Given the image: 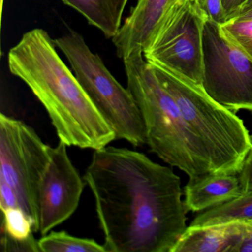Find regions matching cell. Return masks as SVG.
<instances>
[{
  "instance_id": "cell-25",
  "label": "cell",
  "mask_w": 252,
  "mask_h": 252,
  "mask_svg": "<svg viewBox=\"0 0 252 252\" xmlns=\"http://www.w3.org/2000/svg\"><path fill=\"white\" fill-rule=\"evenodd\" d=\"M0 1H1V5H0V8H1V17H2V10H3L4 0H0Z\"/></svg>"
},
{
  "instance_id": "cell-23",
  "label": "cell",
  "mask_w": 252,
  "mask_h": 252,
  "mask_svg": "<svg viewBox=\"0 0 252 252\" xmlns=\"http://www.w3.org/2000/svg\"><path fill=\"white\" fill-rule=\"evenodd\" d=\"M252 9V0H247V1L245 2L244 5H243V6L240 8V9L239 10L238 12H237V14L234 15V17H233V18H235V17H237L238 16L241 15V14H244V13L247 12V11H250V10Z\"/></svg>"
},
{
  "instance_id": "cell-5",
  "label": "cell",
  "mask_w": 252,
  "mask_h": 252,
  "mask_svg": "<svg viewBox=\"0 0 252 252\" xmlns=\"http://www.w3.org/2000/svg\"><path fill=\"white\" fill-rule=\"evenodd\" d=\"M54 42L116 138L134 147L147 144L144 122L132 94L116 80L101 57L91 51L82 35L70 31Z\"/></svg>"
},
{
  "instance_id": "cell-2",
  "label": "cell",
  "mask_w": 252,
  "mask_h": 252,
  "mask_svg": "<svg viewBox=\"0 0 252 252\" xmlns=\"http://www.w3.org/2000/svg\"><path fill=\"white\" fill-rule=\"evenodd\" d=\"M57 45L44 29L22 36L8 55V68L45 107L60 141L97 150L116 139L74 73L64 64Z\"/></svg>"
},
{
  "instance_id": "cell-22",
  "label": "cell",
  "mask_w": 252,
  "mask_h": 252,
  "mask_svg": "<svg viewBox=\"0 0 252 252\" xmlns=\"http://www.w3.org/2000/svg\"><path fill=\"white\" fill-rule=\"evenodd\" d=\"M234 252H252V228L248 229L242 236Z\"/></svg>"
},
{
  "instance_id": "cell-26",
  "label": "cell",
  "mask_w": 252,
  "mask_h": 252,
  "mask_svg": "<svg viewBox=\"0 0 252 252\" xmlns=\"http://www.w3.org/2000/svg\"><path fill=\"white\" fill-rule=\"evenodd\" d=\"M192 1H194V2H197V1H199V0H192Z\"/></svg>"
},
{
  "instance_id": "cell-16",
  "label": "cell",
  "mask_w": 252,
  "mask_h": 252,
  "mask_svg": "<svg viewBox=\"0 0 252 252\" xmlns=\"http://www.w3.org/2000/svg\"><path fill=\"white\" fill-rule=\"evenodd\" d=\"M40 252H107L93 239L74 237L64 231H51L38 241Z\"/></svg>"
},
{
  "instance_id": "cell-14",
  "label": "cell",
  "mask_w": 252,
  "mask_h": 252,
  "mask_svg": "<svg viewBox=\"0 0 252 252\" xmlns=\"http://www.w3.org/2000/svg\"><path fill=\"white\" fill-rule=\"evenodd\" d=\"M2 213V250L40 252L33 235V222L29 215L21 208H8Z\"/></svg>"
},
{
  "instance_id": "cell-7",
  "label": "cell",
  "mask_w": 252,
  "mask_h": 252,
  "mask_svg": "<svg viewBox=\"0 0 252 252\" xmlns=\"http://www.w3.org/2000/svg\"><path fill=\"white\" fill-rule=\"evenodd\" d=\"M207 17L192 0H176L144 53L147 63L203 86V34Z\"/></svg>"
},
{
  "instance_id": "cell-4",
  "label": "cell",
  "mask_w": 252,
  "mask_h": 252,
  "mask_svg": "<svg viewBox=\"0 0 252 252\" xmlns=\"http://www.w3.org/2000/svg\"><path fill=\"white\" fill-rule=\"evenodd\" d=\"M150 65L204 147L215 173L238 174L252 148V136L243 121L214 100L202 85Z\"/></svg>"
},
{
  "instance_id": "cell-15",
  "label": "cell",
  "mask_w": 252,
  "mask_h": 252,
  "mask_svg": "<svg viewBox=\"0 0 252 252\" xmlns=\"http://www.w3.org/2000/svg\"><path fill=\"white\" fill-rule=\"evenodd\" d=\"M233 221H246L252 223V191L214 206L199 214L190 226L218 225Z\"/></svg>"
},
{
  "instance_id": "cell-6",
  "label": "cell",
  "mask_w": 252,
  "mask_h": 252,
  "mask_svg": "<svg viewBox=\"0 0 252 252\" xmlns=\"http://www.w3.org/2000/svg\"><path fill=\"white\" fill-rule=\"evenodd\" d=\"M50 147L27 124L0 114V178L17 193L34 232L39 230V188L51 160Z\"/></svg>"
},
{
  "instance_id": "cell-1",
  "label": "cell",
  "mask_w": 252,
  "mask_h": 252,
  "mask_svg": "<svg viewBox=\"0 0 252 252\" xmlns=\"http://www.w3.org/2000/svg\"><path fill=\"white\" fill-rule=\"evenodd\" d=\"M84 180L107 252H171L187 229L181 179L144 153L95 150Z\"/></svg>"
},
{
  "instance_id": "cell-9",
  "label": "cell",
  "mask_w": 252,
  "mask_h": 252,
  "mask_svg": "<svg viewBox=\"0 0 252 252\" xmlns=\"http://www.w3.org/2000/svg\"><path fill=\"white\" fill-rule=\"evenodd\" d=\"M67 145L50 147L51 160L39 188V230L42 236L61 225L79 206L86 182L72 163Z\"/></svg>"
},
{
  "instance_id": "cell-21",
  "label": "cell",
  "mask_w": 252,
  "mask_h": 252,
  "mask_svg": "<svg viewBox=\"0 0 252 252\" xmlns=\"http://www.w3.org/2000/svg\"><path fill=\"white\" fill-rule=\"evenodd\" d=\"M247 0H222L228 20L232 19Z\"/></svg>"
},
{
  "instance_id": "cell-8",
  "label": "cell",
  "mask_w": 252,
  "mask_h": 252,
  "mask_svg": "<svg viewBox=\"0 0 252 252\" xmlns=\"http://www.w3.org/2000/svg\"><path fill=\"white\" fill-rule=\"evenodd\" d=\"M203 63L205 91L230 110L252 113V60L228 39L220 25L208 18Z\"/></svg>"
},
{
  "instance_id": "cell-12",
  "label": "cell",
  "mask_w": 252,
  "mask_h": 252,
  "mask_svg": "<svg viewBox=\"0 0 252 252\" xmlns=\"http://www.w3.org/2000/svg\"><path fill=\"white\" fill-rule=\"evenodd\" d=\"M243 194L238 176L214 174L189 181L184 187L186 211L203 212Z\"/></svg>"
},
{
  "instance_id": "cell-20",
  "label": "cell",
  "mask_w": 252,
  "mask_h": 252,
  "mask_svg": "<svg viewBox=\"0 0 252 252\" xmlns=\"http://www.w3.org/2000/svg\"><path fill=\"white\" fill-rule=\"evenodd\" d=\"M238 178L243 193L252 191V148L248 153L238 172Z\"/></svg>"
},
{
  "instance_id": "cell-11",
  "label": "cell",
  "mask_w": 252,
  "mask_h": 252,
  "mask_svg": "<svg viewBox=\"0 0 252 252\" xmlns=\"http://www.w3.org/2000/svg\"><path fill=\"white\" fill-rule=\"evenodd\" d=\"M252 223L233 221L218 225L189 226L171 252H234Z\"/></svg>"
},
{
  "instance_id": "cell-19",
  "label": "cell",
  "mask_w": 252,
  "mask_h": 252,
  "mask_svg": "<svg viewBox=\"0 0 252 252\" xmlns=\"http://www.w3.org/2000/svg\"><path fill=\"white\" fill-rule=\"evenodd\" d=\"M0 208H1V211L5 210L8 208H21L18 196L14 189L1 178H0Z\"/></svg>"
},
{
  "instance_id": "cell-3",
  "label": "cell",
  "mask_w": 252,
  "mask_h": 252,
  "mask_svg": "<svg viewBox=\"0 0 252 252\" xmlns=\"http://www.w3.org/2000/svg\"><path fill=\"white\" fill-rule=\"evenodd\" d=\"M123 61L127 88L139 109L152 151L191 181L215 174L204 147L143 53H133Z\"/></svg>"
},
{
  "instance_id": "cell-10",
  "label": "cell",
  "mask_w": 252,
  "mask_h": 252,
  "mask_svg": "<svg viewBox=\"0 0 252 252\" xmlns=\"http://www.w3.org/2000/svg\"><path fill=\"white\" fill-rule=\"evenodd\" d=\"M176 0H138L113 42L122 60L135 52L144 53L151 46L160 21Z\"/></svg>"
},
{
  "instance_id": "cell-24",
  "label": "cell",
  "mask_w": 252,
  "mask_h": 252,
  "mask_svg": "<svg viewBox=\"0 0 252 252\" xmlns=\"http://www.w3.org/2000/svg\"><path fill=\"white\" fill-rule=\"evenodd\" d=\"M237 17H243V18H252V9L250 10V11H247V12L244 13V14H241V15L238 16Z\"/></svg>"
},
{
  "instance_id": "cell-18",
  "label": "cell",
  "mask_w": 252,
  "mask_h": 252,
  "mask_svg": "<svg viewBox=\"0 0 252 252\" xmlns=\"http://www.w3.org/2000/svg\"><path fill=\"white\" fill-rule=\"evenodd\" d=\"M195 2L209 20L220 26L228 21L222 0H199Z\"/></svg>"
},
{
  "instance_id": "cell-13",
  "label": "cell",
  "mask_w": 252,
  "mask_h": 252,
  "mask_svg": "<svg viewBox=\"0 0 252 252\" xmlns=\"http://www.w3.org/2000/svg\"><path fill=\"white\" fill-rule=\"evenodd\" d=\"M83 16L107 38H114L122 28L129 0H61Z\"/></svg>"
},
{
  "instance_id": "cell-17",
  "label": "cell",
  "mask_w": 252,
  "mask_h": 252,
  "mask_svg": "<svg viewBox=\"0 0 252 252\" xmlns=\"http://www.w3.org/2000/svg\"><path fill=\"white\" fill-rule=\"evenodd\" d=\"M221 28L228 39L252 60V18L236 17Z\"/></svg>"
}]
</instances>
